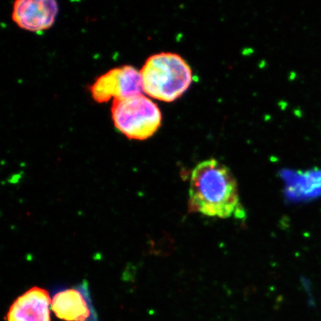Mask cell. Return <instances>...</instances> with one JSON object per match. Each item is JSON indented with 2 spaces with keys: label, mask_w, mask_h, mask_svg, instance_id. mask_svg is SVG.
<instances>
[{
  "label": "cell",
  "mask_w": 321,
  "mask_h": 321,
  "mask_svg": "<svg viewBox=\"0 0 321 321\" xmlns=\"http://www.w3.org/2000/svg\"><path fill=\"white\" fill-rule=\"evenodd\" d=\"M189 208L212 217L243 216L237 182L228 167L213 158L196 166L190 176Z\"/></svg>",
  "instance_id": "obj_1"
},
{
  "label": "cell",
  "mask_w": 321,
  "mask_h": 321,
  "mask_svg": "<svg viewBox=\"0 0 321 321\" xmlns=\"http://www.w3.org/2000/svg\"><path fill=\"white\" fill-rule=\"evenodd\" d=\"M140 74L143 92L164 102H173L179 98L193 80L192 70L185 60L170 52L150 56Z\"/></svg>",
  "instance_id": "obj_2"
},
{
  "label": "cell",
  "mask_w": 321,
  "mask_h": 321,
  "mask_svg": "<svg viewBox=\"0 0 321 321\" xmlns=\"http://www.w3.org/2000/svg\"><path fill=\"white\" fill-rule=\"evenodd\" d=\"M111 112L115 127L129 139L150 138L162 124L158 105L142 94L114 100Z\"/></svg>",
  "instance_id": "obj_3"
},
{
  "label": "cell",
  "mask_w": 321,
  "mask_h": 321,
  "mask_svg": "<svg viewBox=\"0 0 321 321\" xmlns=\"http://www.w3.org/2000/svg\"><path fill=\"white\" fill-rule=\"evenodd\" d=\"M141 74L131 66L112 68L95 80L90 87L92 97L96 102L105 103L113 98L121 99L142 94Z\"/></svg>",
  "instance_id": "obj_4"
},
{
  "label": "cell",
  "mask_w": 321,
  "mask_h": 321,
  "mask_svg": "<svg viewBox=\"0 0 321 321\" xmlns=\"http://www.w3.org/2000/svg\"><path fill=\"white\" fill-rule=\"evenodd\" d=\"M57 13L58 5L53 0H17L12 19L22 29L39 32L51 28Z\"/></svg>",
  "instance_id": "obj_5"
},
{
  "label": "cell",
  "mask_w": 321,
  "mask_h": 321,
  "mask_svg": "<svg viewBox=\"0 0 321 321\" xmlns=\"http://www.w3.org/2000/svg\"><path fill=\"white\" fill-rule=\"evenodd\" d=\"M52 309L57 318L66 321H86L92 310L86 282L72 288H58L52 297Z\"/></svg>",
  "instance_id": "obj_6"
},
{
  "label": "cell",
  "mask_w": 321,
  "mask_h": 321,
  "mask_svg": "<svg viewBox=\"0 0 321 321\" xmlns=\"http://www.w3.org/2000/svg\"><path fill=\"white\" fill-rule=\"evenodd\" d=\"M52 304L46 290L34 287L19 296L10 308L7 321H51Z\"/></svg>",
  "instance_id": "obj_7"
}]
</instances>
